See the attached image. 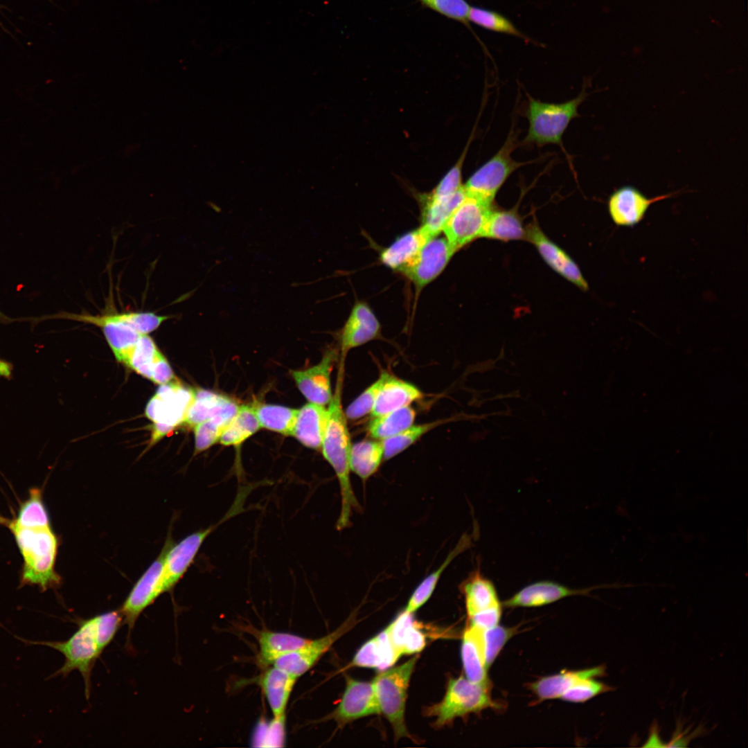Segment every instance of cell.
Masks as SVG:
<instances>
[{
  "label": "cell",
  "instance_id": "obj_48",
  "mask_svg": "<svg viewBox=\"0 0 748 748\" xmlns=\"http://www.w3.org/2000/svg\"><path fill=\"white\" fill-rule=\"evenodd\" d=\"M431 9L462 23L467 24L470 5L465 0H420Z\"/></svg>",
  "mask_w": 748,
  "mask_h": 748
},
{
  "label": "cell",
  "instance_id": "obj_41",
  "mask_svg": "<svg viewBox=\"0 0 748 748\" xmlns=\"http://www.w3.org/2000/svg\"><path fill=\"white\" fill-rule=\"evenodd\" d=\"M443 420L409 427L398 434L383 440L384 460H389L415 443L431 429L443 424Z\"/></svg>",
  "mask_w": 748,
  "mask_h": 748
},
{
  "label": "cell",
  "instance_id": "obj_21",
  "mask_svg": "<svg viewBox=\"0 0 748 748\" xmlns=\"http://www.w3.org/2000/svg\"><path fill=\"white\" fill-rule=\"evenodd\" d=\"M297 679V677L274 665L265 668L262 673L258 682L273 718L286 716L288 702Z\"/></svg>",
  "mask_w": 748,
  "mask_h": 748
},
{
  "label": "cell",
  "instance_id": "obj_31",
  "mask_svg": "<svg viewBox=\"0 0 748 748\" xmlns=\"http://www.w3.org/2000/svg\"><path fill=\"white\" fill-rule=\"evenodd\" d=\"M400 656L386 628L360 648L350 666L378 668L383 670L394 664Z\"/></svg>",
  "mask_w": 748,
  "mask_h": 748
},
{
  "label": "cell",
  "instance_id": "obj_6",
  "mask_svg": "<svg viewBox=\"0 0 748 748\" xmlns=\"http://www.w3.org/2000/svg\"><path fill=\"white\" fill-rule=\"evenodd\" d=\"M491 684H483L470 681L466 677L452 678L448 682L443 700L428 707L427 715L436 718L434 725L443 727L454 719L491 708L499 704L491 697Z\"/></svg>",
  "mask_w": 748,
  "mask_h": 748
},
{
  "label": "cell",
  "instance_id": "obj_51",
  "mask_svg": "<svg viewBox=\"0 0 748 748\" xmlns=\"http://www.w3.org/2000/svg\"><path fill=\"white\" fill-rule=\"evenodd\" d=\"M12 373V366L8 362L0 359V376L9 378Z\"/></svg>",
  "mask_w": 748,
  "mask_h": 748
},
{
  "label": "cell",
  "instance_id": "obj_8",
  "mask_svg": "<svg viewBox=\"0 0 748 748\" xmlns=\"http://www.w3.org/2000/svg\"><path fill=\"white\" fill-rule=\"evenodd\" d=\"M195 391L177 379L160 385L145 410V416L153 422L150 445L155 444L185 422Z\"/></svg>",
  "mask_w": 748,
  "mask_h": 748
},
{
  "label": "cell",
  "instance_id": "obj_25",
  "mask_svg": "<svg viewBox=\"0 0 748 748\" xmlns=\"http://www.w3.org/2000/svg\"><path fill=\"white\" fill-rule=\"evenodd\" d=\"M431 238H432L420 226L402 235L384 249L380 254V261L389 269L402 273Z\"/></svg>",
  "mask_w": 748,
  "mask_h": 748
},
{
  "label": "cell",
  "instance_id": "obj_43",
  "mask_svg": "<svg viewBox=\"0 0 748 748\" xmlns=\"http://www.w3.org/2000/svg\"><path fill=\"white\" fill-rule=\"evenodd\" d=\"M230 421V420L224 417L216 416L196 425L194 427V454L196 455L208 449L217 441H219L223 430Z\"/></svg>",
  "mask_w": 748,
  "mask_h": 748
},
{
  "label": "cell",
  "instance_id": "obj_4",
  "mask_svg": "<svg viewBox=\"0 0 748 748\" xmlns=\"http://www.w3.org/2000/svg\"><path fill=\"white\" fill-rule=\"evenodd\" d=\"M59 317L100 328L116 360L123 364L141 335L156 330L171 317L154 312L111 310L96 315L62 313Z\"/></svg>",
  "mask_w": 748,
  "mask_h": 748
},
{
  "label": "cell",
  "instance_id": "obj_3",
  "mask_svg": "<svg viewBox=\"0 0 748 748\" xmlns=\"http://www.w3.org/2000/svg\"><path fill=\"white\" fill-rule=\"evenodd\" d=\"M0 525L12 534L22 556L19 587L37 585L42 591L58 587L61 577L55 571V562L60 541L51 526L24 528L2 515Z\"/></svg>",
  "mask_w": 748,
  "mask_h": 748
},
{
  "label": "cell",
  "instance_id": "obj_23",
  "mask_svg": "<svg viewBox=\"0 0 748 748\" xmlns=\"http://www.w3.org/2000/svg\"><path fill=\"white\" fill-rule=\"evenodd\" d=\"M328 416L325 406L308 402L298 409L291 436L308 448L321 449Z\"/></svg>",
  "mask_w": 748,
  "mask_h": 748
},
{
  "label": "cell",
  "instance_id": "obj_10",
  "mask_svg": "<svg viewBox=\"0 0 748 748\" xmlns=\"http://www.w3.org/2000/svg\"><path fill=\"white\" fill-rule=\"evenodd\" d=\"M517 145V132L512 128L497 152L479 168L463 185L467 195L492 204L497 192L511 174L533 163L517 161L512 157Z\"/></svg>",
  "mask_w": 748,
  "mask_h": 748
},
{
  "label": "cell",
  "instance_id": "obj_19",
  "mask_svg": "<svg viewBox=\"0 0 748 748\" xmlns=\"http://www.w3.org/2000/svg\"><path fill=\"white\" fill-rule=\"evenodd\" d=\"M526 233V239L536 247L542 258L555 271L582 290H588V283L576 262L544 235L536 222L527 227Z\"/></svg>",
  "mask_w": 748,
  "mask_h": 748
},
{
  "label": "cell",
  "instance_id": "obj_28",
  "mask_svg": "<svg viewBox=\"0 0 748 748\" xmlns=\"http://www.w3.org/2000/svg\"><path fill=\"white\" fill-rule=\"evenodd\" d=\"M461 591L469 618L481 612L502 606L494 583L477 569L461 583Z\"/></svg>",
  "mask_w": 748,
  "mask_h": 748
},
{
  "label": "cell",
  "instance_id": "obj_45",
  "mask_svg": "<svg viewBox=\"0 0 748 748\" xmlns=\"http://www.w3.org/2000/svg\"><path fill=\"white\" fill-rule=\"evenodd\" d=\"M516 632V627H507L499 625L483 630L486 664L488 669L495 661L506 643Z\"/></svg>",
  "mask_w": 748,
  "mask_h": 748
},
{
  "label": "cell",
  "instance_id": "obj_13",
  "mask_svg": "<svg viewBox=\"0 0 748 748\" xmlns=\"http://www.w3.org/2000/svg\"><path fill=\"white\" fill-rule=\"evenodd\" d=\"M438 236L429 239L413 261L402 271L418 292L443 272L456 252L445 237Z\"/></svg>",
  "mask_w": 748,
  "mask_h": 748
},
{
  "label": "cell",
  "instance_id": "obj_29",
  "mask_svg": "<svg viewBox=\"0 0 748 748\" xmlns=\"http://www.w3.org/2000/svg\"><path fill=\"white\" fill-rule=\"evenodd\" d=\"M422 397L423 393L414 384L390 375L377 394L371 411L372 417L409 406Z\"/></svg>",
  "mask_w": 748,
  "mask_h": 748
},
{
  "label": "cell",
  "instance_id": "obj_34",
  "mask_svg": "<svg viewBox=\"0 0 748 748\" xmlns=\"http://www.w3.org/2000/svg\"><path fill=\"white\" fill-rule=\"evenodd\" d=\"M384 460L382 440H364L352 445L350 455V471L364 481L379 469Z\"/></svg>",
  "mask_w": 748,
  "mask_h": 748
},
{
  "label": "cell",
  "instance_id": "obj_24",
  "mask_svg": "<svg viewBox=\"0 0 748 748\" xmlns=\"http://www.w3.org/2000/svg\"><path fill=\"white\" fill-rule=\"evenodd\" d=\"M461 654L467 679L479 684H491L487 673L483 630L468 623L463 634Z\"/></svg>",
  "mask_w": 748,
  "mask_h": 748
},
{
  "label": "cell",
  "instance_id": "obj_16",
  "mask_svg": "<svg viewBox=\"0 0 748 748\" xmlns=\"http://www.w3.org/2000/svg\"><path fill=\"white\" fill-rule=\"evenodd\" d=\"M337 358V350L328 349L316 365L290 371L299 390L309 402L325 406L330 402L332 397L330 375Z\"/></svg>",
  "mask_w": 748,
  "mask_h": 748
},
{
  "label": "cell",
  "instance_id": "obj_14",
  "mask_svg": "<svg viewBox=\"0 0 748 748\" xmlns=\"http://www.w3.org/2000/svg\"><path fill=\"white\" fill-rule=\"evenodd\" d=\"M355 616H350L329 634L310 639L301 648L278 659L273 664L299 678L316 665L332 645L355 625Z\"/></svg>",
  "mask_w": 748,
  "mask_h": 748
},
{
  "label": "cell",
  "instance_id": "obj_40",
  "mask_svg": "<svg viewBox=\"0 0 748 748\" xmlns=\"http://www.w3.org/2000/svg\"><path fill=\"white\" fill-rule=\"evenodd\" d=\"M161 355L152 337L148 335H141L132 349L125 365L150 380L154 365Z\"/></svg>",
  "mask_w": 748,
  "mask_h": 748
},
{
  "label": "cell",
  "instance_id": "obj_37",
  "mask_svg": "<svg viewBox=\"0 0 748 748\" xmlns=\"http://www.w3.org/2000/svg\"><path fill=\"white\" fill-rule=\"evenodd\" d=\"M260 428L254 407L241 405L223 430L219 441L225 446H239Z\"/></svg>",
  "mask_w": 748,
  "mask_h": 748
},
{
  "label": "cell",
  "instance_id": "obj_39",
  "mask_svg": "<svg viewBox=\"0 0 748 748\" xmlns=\"http://www.w3.org/2000/svg\"><path fill=\"white\" fill-rule=\"evenodd\" d=\"M260 427L291 436L298 409L271 404L254 407Z\"/></svg>",
  "mask_w": 748,
  "mask_h": 748
},
{
  "label": "cell",
  "instance_id": "obj_22",
  "mask_svg": "<svg viewBox=\"0 0 748 748\" xmlns=\"http://www.w3.org/2000/svg\"><path fill=\"white\" fill-rule=\"evenodd\" d=\"M240 405L232 398L213 391L198 389L185 422L190 427L213 417L223 416L230 420L237 413Z\"/></svg>",
  "mask_w": 748,
  "mask_h": 748
},
{
  "label": "cell",
  "instance_id": "obj_46",
  "mask_svg": "<svg viewBox=\"0 0 748 748\" xmlns=\"http://www.w3.org/2000/svg\"><path fill=\"white\" fill-rule=\"evenodd\" d=\"M612 688L595 678L583 679L564 693L560 699L569 702H585L601 693L611 691Z\"/></svg>",
  "mask_w": 748,
  "mask_h": 748
},
{
  "label": "cell",
  "instance_id": "obj_27",
  "mask_svg": "<svg viewBox=\"0 0 748 748\" xmlns=\"http://www.w3.org/2000/svg\"><path fill=\"white\" fill-rule=\"evenodd\" d=\"M603 666L578 670H563L543 677L530 684L529 688L540 701L560 698L569 689L587 678L603 675Z\"/></svg>",
  "mask_w": 748,
  "mask_h": 748
},
{
  "label": "cell",
  "instance_id": "obj_30",
  "mask_svg": "<svg viewBox=\"0 0 748 748\" xmlns=\"http://www.w3.org/2000/svg\"><path fill=\"white\" fill-rule=\"evenodd\" d=\"M466 197L464 186L453 195L441 199L430 198L427 194L420 195L422 199L421 226L431 238L438 236L454 210Z\"/></svg>",
  "mask_w": 748,
  "mask_h": 748
},
{
  "label": "cell",
  "instance_id": "obj_15",
  "mask_svg": "<svg viewBox=\"0 0 748 748\" xmlns=\"http://www.w3.org/2000/svg\"><path fill=\"white\" fill-rule=\"evenodd\" d=\"M379 713L380 707L373 682L346 676L345 690L338 705L324 720H333L341 727L359 718Z\"/></svg>",
  "mask_w": 748,
  "mask_h": 748
},
{
  "label": "cell",
  "instance_id": "obj_9",
  "mask_svg": "<svg viewBox=\"0 0 748 748\" xmlns=\"http://www.w3.org/2000/svg\"><path fill=\"white\" fill-rule=\"evenodd\" d=\"M250 492L248 487L239 486L233 504L221 519L204 529L191 533L168 549L163 573V593L171 590L182 578L193 562L206 538L220 524L244 511V506Z\"/></svg>",
  "mask_w": 748,
  "mask_h": 748
},
{
  "label": "cell",
  "instance_id": "obj_7",
  "mask_svg": "<svg viewBox=\"0 0 748 748\" xmlns=\"http://www.w3.org/2000/svg\"><path fill=\"white\" fill-rule=\"evenodd\" d=\"M418 656L402 664L383 670L372 681L380 713L391 724L395 739L410 736L404 713L407 689Z\"/></svg>",
  "mask_w": 748,
  "mask_h": 748
},
{
  "label": "cell",
  "instance_id": "obj_49",
  "mask_svg": "<svg viewBox=\"0 0 748 748\" xmlns=\"http://www.w3.org/2000/svg\"><path fill=\"white\" fill-rule=\"evenodd\" d=\"M502 606L493 607L476 614L469 618V623L483 630L498 625L501 616Z\"/></svg>",
  "mask_w": 748,
  "mask_h": 748
},
{
  "label": "cell",
  "instance_id": "obj_35",
  "mask_svg": "<svg viewBox=\"0 0 748 748\" xmlns=\"http://www.w3.org/2000/svg\"><path fill=\"white\" fill-rule=\"evenodd\" d=\"M521 218L515 209L508 211H491L481 235L503 241L526 238Z\"/></svg>",
  "mask_w": 748,
  "mask_h": 748
},
{
  "label": "cell",
  "instance_id": "obj_33",
  "mask_svg": "<svg viewBox=\"0 0 748 748\" xmlns=\"http://www.w3.org/2000/svg\"><path fill=\"white\" fill-rule=\"evenodd\" d=\"M412 614L402 612L386 627L391 641L400 654H415L426 645L424 633L413 622Z\"/></svg>",
  "mask_w": 748,
  "mask_h": 748
},
{
  "label": "cell",
  "instance_id": "obj_36",
  "mask_svg": "<svg viewBox=\"0 0 748 748\" xmlns=\"http://www.w3.org/2000/svg\"><path fill=\"white\" fill-rule=\"evenodd\" d=\"M415 410L405 406L382 416L373 417L367 431L373 439L383 440L391 437L413 425Z\"/></svg>",
  "mask_w": 748,
  "mask_h": 748
},
{
  "label": "cell",
  "instance_id": "obj_32",
  "mask_svg": "<svg viewBox=\"0 0 748 748\" xmlns=\"http://www.w3.org/2000/svg\"><path fill=\"white\" fill-rule=\"evenodd\" d=\"M471 540V536L465 533L461 537L442 564L427 575L415 589L404 609L405 612L413 614L430 598L444 571L454 559L470 547Z\"/></svg>",
  "mask_w": 748,
  "mask_h": 748
},
{
  "label": "cell",
  "instance_id": "obj_20",
  "mask_svg": "<svg viewBox=\"0 0 748 748\" xmlns=\"http://www.w3.org/2000/svg\"><path fill=\"white\" fill-rule=\"evenodd\" d=\"M591 589H571L551 580L537 581L520 589L502 605L508 608L540 607L566 597L587 594Z\"/></svg>",
  "mask_w": 748,
  "mask_h": 748
},
{
  "label": "cell",
  "instance_id": "obj_47",
  "mask_svg": "<svg viewBox=\"0 0 748 748\" xmlns=\"http://www.w3.org/2000/svg\"><path fill=\"white\" fill-rule=\"evenodd\" d=\"M465 154V150L456 165L443 177L436 187L427 194L430 198L441 199L447 197L463 187L461 168Z\"/></svg>",
  "mask_w": 748,
  "mask_h": 748
},
{
  "label": "cell",
  "instance_id": "obj_2",
  "mask_svg": "<svg viewBox=\"0 0 748 748\" xmlns=\"http://www.w3.org/2000/svg\"><path fill=\"white\" fill-rule=\"evenodd\" d=\"M338 377L335 393L328 404V421L321 449L338 479L341 509L336 528L341 531L350 526L353 511H359L361 506L350 481V455L352 444L347 418L341 405V375L339 374Z\"/></svg>",
  "mask_w": 748,
  "mask_h": 748
},
{
  "label": "cell",
  "instance_id": "obj_26",
  "mask_svg": "<svg viewBox=\"0 0 748 748\" xmlns=\"http://www.w3.org/2000/svg\"><path fill=\"white\" fill-rule=\"evenodd\" d=\"M253 630L258 643L256 661L263 668L273 665L280 657L301 648L310 640L287 632L267 629Z\"/></svg>",
  "mask_w": 748,
  "mask_h": 748
},
{
  "label": "cell",
  "instance_id": "obj_44",
  "mask_svg": "<svg viewBox=\"0 0 748 748\" xmlns=\"http://www.w3.org/2000/svg\"><path fill=\"white\" fill-rule=\"evenodd\" d=\"M389 375V373H382L374 383L367 387L348 406L345 411L347 419L352 420L359 419L371 413L377 394Z\"/></svg>",
  "mask_w": 748,
  "mask_h": 748
},
{
  "label": "cell",
  "instance_id": "obj_12",
  "mask_svg": "<svg viewBox=\"0 0 748 748\" xmlns=\"http://www.w3.org/2000/svg\"><path fill=\"white\" fill-rule=\"evenodd\" d=\"M173 544L168 537L158 558L135 583L120 611L129 632L133 629L143 611L163 593V573L165 558L168 549Z\"/></svg>",
  "mask_w": 748,
  "mask_h": 748
},
{
  "label": "cell",
  "instance_id": "obj_50",
  "mask_svg": "<svg viewBox=\"0 0 748 748\" xmlns=\"http://www.w3.org/2000/svg\"><path fill=\"white\" fill-rule=\"evenodd\" d=\"M174 373L166 357L161 355L155 362L151 381L158 384H165L175 380Z\"/></svg>",
  "mask_w": 748,
  "mask_h": 748
},
{
  "label": "cell",
  "instance_id": "obj_42",
  "mask_svg": "<svg viewBox=\"0 0 748 748\" xmlns=\"http://www.w3.org/2000/svg\"><path fill=\"white\" fill-rule=\"evenodd\" d=\"M468 20L490 30L508 34L526 39L524 35L506 17L490 10L470 7Z\"/></svg>",
  "mask_w": 748,
  "mask_h": 748
},
{
  "label": "cell",
  "instance_id": "obj_5",
  "mask_svg": "<svg viewBox=\"0 0 748 748\" xmlns=\"http://www.w3.org/2000/svg\"><path fill=\"white\" fill-rule=\"evenodd\" d=\"M587 94L585 89L567 102L551 103L542 102L528 94L526 117L528 121L527 134L524 143L543 146L558 145L562 148V136L571 121L579 116V106Z\"/></svg>",
  "mask_w": 748,
  "mask_h": 748
},
{
  "label": "cell",
  "instance_id": "obj_11",
  "mask_svg": "<svg viewBox=\"0 0 748 748\" xmlns=\"http://www.w3.org/2000/svg\"><path fill=\"white\" fill-rule=\"evenodd\" d=\"M491 204L467 195L454 210L443 231L456 251L477 238H481L492 211Z\"/></svg>",
  "mask_w": 748,
  "mask_h": 748
},
{
  "label": "cell",
  "instance_id": "obj_38",
  "mask_svg": "<svg viewBox=\"0 0 748 748\" xmlns=\"http://www.w3.org/2000/svg\"><path fill=\"white\" fill-rule=\"evenodd\" d=\"M15 523L24 528L51 526V519L45 506L42 489L32 488L28 498L22 501L17 512Z\"/></svg>",
  "mask_w": 748,
  "mask_h": 748
},
{
  "label": "cell",
  "instance_id": "obj_1",
  "mask_svg": "<svg viewBox=\"0 0 748 748\" xmlns=\"http://www.w3.org/2000/svg\"><path fill=\"white\" fill-rule=\"evenodd\" d=\"M123 621L120 609L114 610L82 620L76 632L64 641H33L16 637L24 643L44 645L61 652L65 661L52 676L66 677L73 670L79 671L83 677L85 695L88 698L94 664L115 636Z\"/></svg>",
  "mask_w": 748,
  "mask_h": 748
},
{
  "label": "cell",
  "instance_id": "obj_18",
  "mask_svg": "<svg viewBox=\"0 0 748 748\" xmlns=\"http://www.w3.org/2000/svg\"><path fill=\"white\" fill-rule=\"evenodd\" d=\"M381 335V326L369 305L357 301L339 333L341 355Z\"/></svg>",
  "mask_w": 748,
  "mask_h": 748
},
{
  "label": "cell",
  "instance_id": "obj_17",
  "mask_svg": "<svg viewBox=\"0 0 748 748\" xmlns=\"http://www.w3.org/2000/svg\"><path fill=\"white\" fill-rule=\"evenodd\" d=\"M675 193L648 197L632 186H623L614 190L607 203L609 214L614 223L620 226H634L641 222L650 206L659 201L673 197Z\"/></svg>",
  "mask_w": 748,
  "mask_h": 748
}]
</instances>
